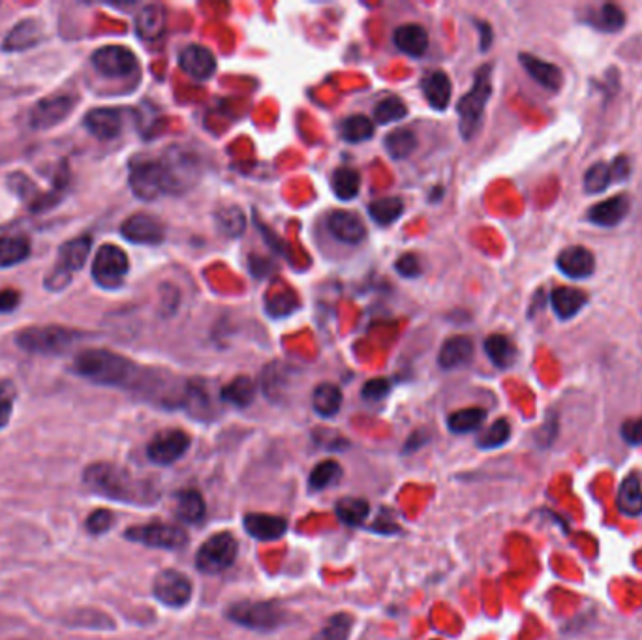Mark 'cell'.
Instances as JSON below:
<instances>
[{"label": "cell", "mask_w": 642, "mask_h": 640, "mask_svg": "<svg viewBox=\"0 0 642 640\" xmlns=\"http://www.w3.org/2000/svg\"><path fill=\"white\" fill-rule=\"evenodd\" d=\"M93 66L107 80H120L138 70V56L125 45H104L94 51Z\"/></svg>", "instance_id": "cell-13"}, {"label": "cell", "mask_w": 642, "mask_h": 640, "mask_svg": "<svg viewBox=\"0 0 642 640\" xmlns=\"http://www.w3.org/2000/svg\"><path fill=\"white\" fill-rule=\"evenodd\" d=\"M83 125L96 139L112 141L120 136L125 126V113L117 107H96L85 115Z\"/></svg>", "instance_id": "cell-19"}, {"label": "cell", "mask_w": 642, "mask_h": 640, "mask_svg": "<svg viewBox=\"0 0 642 640\" xmlns=\"http://www.w3.org/2000/svg\"><path fill=\"white\" fill-rule=\"evenodd\" d=\"M188 448H190V436L185 430H162L147 445V457L155 464L169 466L181 459L182 454L187 453Z\"/></svg>", "instance_id": "cell-15"}, {"label": "cell", "mask_w": 642, "mask_h": 640, "mask_svg": "<svg viewBox=\"0 0 642 640\" xmlns=\"http://www.w3.org/2000/svg\"><path fill=\"white\" fill-rule=\"evenodd\" d=\"M75 373L82 378L93 381L96 386L128 387L136 384L139 370L125 355L115 354L109 349H85L75 357Z\"/></svg>", "instance_id": "cell-2"}, {"label": "cell", "mask_w": 642, "mask_h": 640, "mask_svg": "<svg viewBox=\"0 0 642 640\" xmlns=\"http://www.w3.org/2000/svg\"><path fill=\"white\" fill-rule=\"evenodd\" d=\"M406 115H408V107L399 96H387L375 109L376 123L380 125H391V123L402 120Z\"/></svg>", "instance_id": "cell-49"}, {"label": "cell", "mask_w": 642, "mask_h": 640, "mask_svg": "<svg viewBox=\"0 0 642 640\" xmlns=\"http://www.w3.org/2000/svg\"><path fill=\"white\" fill-rule=\"evenodd\" d=\"M120 233L126 241L134 244H147V246L162 244L164 239H166V228H164L162 222L157 217L145 214V212L126 218L120 225Z\"/></svg>", "instance_id": "cell-17"}, {"label": "cell", "mask_w": 642, "mask_h": 640, "mask_svg": "<svg viewBox=\"0 0 642 640\" xmlns=\"http://www.w3.org/2000/svg\"><path fill=\"white\" fill-rule=\"evenodd\" d=\"M485 354L493 361L494 367L505 368L513 367L517 361V348L515 344L505 335H491L485 340Z\"/></svg>", "instance_id": "cell-36"}, {"label": "cell", "mask_w": 642, "mask_h": 640, "mask_svg": "<svg viewBox=\"0 0 642 640\" xmlns=\"http://www.w3.org/2000/svg\"><path fill=\"white\" fill-rule=\"evenodd\" d=\"M113 526V513L107 510H96L87 518V529L91 534H106Z\"/></svg>", "instance_id": "cell-51"}, {"label": "cell", "mask_w": 642, "mask_h": 640, "mask_svg": "<svg viewBox=\"0 0 642 640\" xmlns=\"http://www.w3.org/2000/svg\"><path fill=\"white\" fill-rule=\"evenodd\" d=\"M631 199L628 193H618L612 198L596 203L587 212V220L598 228H617L622 224L630 214Z\"/></svg>", "instance_id": "cell-20"}, {"label": "cell", "mask_w": 642, "mask_h": 640, "mask_svg": "<svg viewBox=\"0 0 642 640\" xmlns=\"http://www.w3.org/2000/svg\"><path fill=\"white\" fill-rule=\"evenodd\" d=\"M622 438L630 445H641L642 443V417L630 419L622 424Z\"/></svg>", "instance_id": "cell-54"}, {"label": "cell", "mask_w": 642, "mask_h": 640, "mask_svg": "<svg viewBox=\"0 0 642 640\" xmlns=\"http://www.w3.org/2000/svg\"><path fill=\"white\" fill-rule=\"evenodd\" d=\"M327 228H329L330 235L335 237L337 241L344 244H351V246L361 244L365 241V237H367L365 222H362L361 217H357L356 212H333L327 218Z\"/></svg>", "instance_id": "cell-23"}, {"label": "cell", "mask_w": 642, "mask_h": 640, "mask_svg": "<svg viewBox=\"0 0 642 640\" xmlns=\"http://www.w3.org/2000/svg\"><path fill=\"white\" fill-rule=\"evenodd\" d=\"M485 419L486 411L483 408H464V410L451 413L448 427L453 434H469L480 429L481 424L485 423Z\"/></svg>", "instance_id": "cell-45"}, {"label": "cell", "mask_w": 642, "mask_h": 640, "mask_svg": "<svg viewBox=\"0 0 642 640\" xmlns=\"http://www.w3.org/2000/svg\"><path fill=\"white\" fill-rule=\"evenodd\" d=\"M128 542L139 543L145 547L179 550L188 545V534L185 529L168 523H149L131 526L125 534Z\"/></svg>", "instance_id": "cell-10"}, {"label": "cell", "mask_w": 642, "mask_h": 640, "mask_svg": "<svg viewBox=\"0 0 642 640\" xmlns=\"http://www.w3.org/2000/svg\"><path fill=\"white\" fill-rule=\"evenodd\" d=\"M556 267L569 279H590L596 273V258L585 246H568L558 254Z\"/></svg>", "instance_id": "cell-22"}, {"label": "cell", "mask_w": 642, "mask_h": 640, "mask_svg": "<svg viewBox=\"0 0 642 640\" xmlns=\"http://www.w3.org/2000/svg\"><path fill=\"white\" fill-rule=\"evenodd\" d=\"M472 359H474V340L466 335H456L445 340L438 355V363L445 370L464 367Z\"/></svg>", "instance_id": "cell-30"}, {"label": "cell", "mask_w": 642, "mask_h": 640, "mask_svg": "<svg viewBox=\"0 0 642 640\" xmlns=\"http://www.w3.org/2000/svg\"><path fill=\"white\" fill-rule=\"evenodd\" d=\"M243 524L250 537L257 542H275L287 532V523L282 516L267 513H249L244 515Z\"/></svg>", "instance_id": "cell-28"}, {"label": "cell", "mask_w": 642, "mask_h": 640, "mask_svg": "<svg viewBox=\"0 0 642 640\" xmlns=\"http://www.w3.org/2000/svg\"><path fill=\"white\" fill-rule=\"evenodd\" d=\"M83 481L85 485L91 486V491L123 504L150 505L160 497L157 485H152L147 479L136 478L126 468L109 462H96L88 466L83 473Z\"/></svg>", "instance_id": "cell-1"}, {"label": "cell", "mask_w": 642, "mask_h": 640, "mask_svg": "<svg viewBox=\"0 0 642 640\" xmlns=\"http://www.w3.org/2000/svg\"><path fill=\"white\" fill-rule=\"evenodd\" d=\"M19 301H21V295H19L18 290H12V287L0 290V314L15 311Z\"/></svg>", "instance_id": "cell-55"}, {"label": "cell", "mask_w": 642, "mask_h": 640, "mask_svg": "<svg viewBox=\"0 0 642 640\" xmlns=\"http://www.w3.org/2000/svg\"><path fill=\"white\" fill-rule=\"evenodd\" d=\"M254 398H256V384L249 376H238L220 391V400L235 408H246L254 402Z\"/></svg>", "instance_id": "cell-34"}, {"label": "cell", "mask_w": 642, "mask_h": 640, "mask_svg": "<svg viewBox=\"0 0 642 640\" xmlns=\"http://www.w3.org/2000/svg\"><path fill=\"white\" fill-rule=\"evenodd\" d=\"M427 440H429V438L424 436V432H415V434H413L412 438L408 440V443H406V453H410V451H415V449L421 448V445L427 443Z\"/></svg>", "instance_id": "cell-57"}, {"label": "cell", "mask_w": 642, "mask_h": 640, "mask_svg": "<svg viewBox=\"0 0 642 640\" xmlns=\"http://www.w3.org/2000/svg\"><path fill=\"white\" fill-rule=\"evenodd\" d=\"M493 96V66L485 64L475 74L474 87L470 88L466 96H462L456 113H459V128L466 141L477 134L485 117V107Z\"/></svg>", "instance_id": "cell-4"}, {"label": "cell", "mask_w": 642, "mask_h": 640, "mask_svg": "<svg viewBox=\"0 0 642 640\" xmlns=\"http://www.w3.org/2000/svg\"><path fill=\"white\" fill-rule=\"evenodd\" d=\"M630 175V158L624 155L617 156L612 162L593 164L585 174V192L603 193L612 182L628 181Z\"/></svg>", "instance_id": "cell-16"}, {"label": "cell", "mask_w": 642, "mask_h": 640, "mask_svg": "<svg viewBox=\"0 0 642 640\" xmlns=\"http://www.w3.org/2000/svg\"><path fill=\"white\" fill-rule=\"evenodd\" d=\"M91 246H93V239L87 235L77 237V239L64 243L59 250L55 265L51 269V273L45 276V287L50 292H63L64 287L69 286L74 279V274L80 273L85 267L88 254H91Z\"/></svg>", "instance_id": "cell-6"}, {"label": "cell", "mask_w": 642, "mask_h": 640, "mask_svg": "<svg viewBox=\"0 0 642 640\" xmlns=\"http://www.w3.org/2000/svg\"><path fill=\"white\" fill-rule=\"evenodd\" d=\"M130 271L125 250L115 244H104L94 255L93 279L104 290H119Z\"/></svg>", "instance_id": "cell-9"}, {"label": "cell", "mask_w": 642, "mask_h": 640, "mask_svg": "<svg viewBox=\"0 0 642 640\" xmlns=\"http://www.w3.org/2000/svg\"><path fill=\"white\" fill-rule=\"evenodd\" d=\"M182 406L187 408L190 416L200 419V421H209L217 416V398L212 397L209 381L206 379L187 381V392H185Z\"/></svg>", "instance_id": "cell-21"}, {"label": "cell", "mask_w": 642, "mask_h": 640, "mask_svg": "<svg viewBox=\"0 0 642 640\" xmlns=\"http://www.w3.org/2000/svg\"><path fill=\"white\" fill-rule=\"evenodd\" d=\"M228 618L231 622L238 623L241 628L269 633L284 626L286 612L273 601H238L228 607Z\"/></svg>", "instance_id": "cell-7"}, {"label": "cell", "mask_w": 642, "mask_h": 640, "mask_svg": "<svg viewBox=\"0 0 642 640\" xmlns=\"http://www.w3.org/2000/svg\"><path fill=\"white\" fill-rule=\"evenodd\" d=\"M177 516L182 523L200 524L206 518V500L198 491H181L177 494Z\"/></svg>", "instance_id": "cell-38"}, {"label": "cell", "mask_w": 642, "mask_h": 640, "mask_svg": "<svg viewBox=\"0 0 642 640\" xmlns=\"http://www.w3.org/2000/svg\"><path fill=\"white\" fill-rule=\"evenodd\" d=\"M391 391V384L383 378L370 379L362 386V398H367L370 402L386 398Z\"/></svg>", "instance_id": "cell-53"}, {"label": "cell", "mask_w": 642, "mask_h": 640, "mask_svg": "<svg viewBox=\"0 0 642 640\" xmlns=\"http://www.w3.org/2000/svg\"><path fill=\"white\" fill-rule=\"evenodd\" d=\"M335 513L348 526H362L368 518L370 507L362 497H340L335 504Z\"/></svg>", "instance_id": "cell-41"}, {"label": "cell", "mask_w": 642, "mask_h": 640, "mask_svg": "<svg viewBox=\"0 0 642 640\" xmlns=\"http://www.w3.org/2000/svg\"><path fill=\"white\" fill-rule=\"evenodd\" d=\"M386 150L394 160H404L412 156L413 150L418 149V136L408 128H397V130L387 134Z\"/></svg>", "instance_id": "cell-42"}, {"label": "cell", "mask_w": 642, "mask_h": 640, "mask_svg": "<svg viewBox=\"0 0 642 640\" xmlns=\"http://www.w3.org/2000/svg\"><path fill=\"white\" fill-rule=\"evenodd\" d=\"M42 38H44L42 23L38 19H23L8 32V36L2 42V50L7 53L31 50L42 42Z\"/></svg>", "instance_id": "cell-27"}, {"label": "cell", "mask_w": 642, "mask_h": 640, "mask_svg": "<svg viewBox=\"0 0 642 640\" xmlns=\"http://www.w3.org/2000/svg\"><path fill=\"white\" fill-rule=\"evenodd\" d=\"M31 239L18 225L0 228V269L15 267L31 255Z\"/></svg>", "instance_id": "cell-18"}, {"label": "cell", "mask_w": 642, "mask_h": 640, "mask_svg": "<svg viewBox=\"0 0 642 640\" xmlns=\"http://www.w3.org/2000/svg\"><path fill=\"white\" fill-rule=\"evenodd\" d=\"M214 224L219 228L220 233L225 237H241L246 230V214L238 206L220 207L214 212Z\"/></svg>", "instance_id": "cell-39"}, {"label": "cell", "mask_w": 642, "mask_h": 640, "mask_svg": "<svg viewBox=\"0 0 642 640\" xmlns=\"http://www.w3.org/2000/svg\"><path fill=\"white\" fill-rule=\"evenodd\" d=\"M351 628H354L351 616L338 612V615L330 616L324 628L319 629L318 633L314 634L311 640H348Z\"/></svg>", "instance_id": "cell-47"}, {"label": "cell", "mask_w": 642, "mask_h": 640, "mask_svg": "<svg viewBox=\"0 0 642 640\" xmlns=\"http://www.w3.org/2000/svg\"><path fill=\"white\" fill-rule=\"evenodd\" d=\"M580 21L585 25L592 27L593 31L607 32V34H612V32H620L625 27V12L618 4H612V2H606L601 7L587 8L585 13L580 15Z\"/></svg>", "instance_id": "cell-24"}, {"label": "cell", "mask_w": 642, "mask_h": 640, "mask_svg": "<svg viewBox=\"0 0 642 640\" xmlns=\"http://www.w3.org/2000/svg\"><path fill=\"white\" fill-rule=\"evenodd\" d=\"M343 478V468L337 460H324L314 466L308 478V486L313 491H325L327 486L337 483L338 479Z\"/></svg>", "instance_id": "cell-46"}, {"label": "cell", "mask_w": 642, "mask_h": 640, "mask_svg": "<svg viewBox=\"0 0 642 640\" xmlns=\"http://www.w3.org/2000/svg\"><path fill=\"white\" fill-rule=\"evenodd\" d=\"M404 212V201L397 198V196H389V198L375 199L368 206V214L375 220L376 224L389 225L397 222Z\"/></svg>", "instance_id": "cell-40"}, {"label": "cell", "mask_w": 642, "mask_h": 640, "mask_svg": "<svg viewBox=\"0 0 642 640\" xmlns=\"http://www.w3.org/2000/svg\"><path fill=\"white\" fill-rule=\"evenodd\" d=\"M179 64L193 80H209L217 72V56L206 45L192 44L179 53Z\"/></svg>", "instance_id": "cell-25"}, {"label": "cell", "mask_w": 642, "mask_h": 640, "mask_svg": "<svg viewBox=\"0 0 642 640\" xmlns=\"http://www.w3.org/2000/svg\"><path fill=\"white\" fill-rule=\"evenodd\" d=\"M421 87H423L424 98L436 112L448 109L451 104V96H453L450 75L442 72V70H434L431 74L424 75Z\"/></svg>", "instance_id": "cell-32"}, {"label": "cell", "mask_w": 642, "mask_h": 640, "mask_svg": "<svg viewBox=\"0 0 642 640\" xmlns=\"http://www.w3.org/2000/svg\"><path fill=\"white\" fill-rule=\"evenodd\" d=\"M74 98L70 94H51L36 102L29 113V126L32 130H50L53 126L61 125L70 113L74 112Z\"/></svg>", "instance_id": "cell-14"}, {"label": "cell", "mask_w": 642, "mask_h": 640, "mask_svg": "<svg viewBox=\"0 0 642 640\" xmlns=\"http://www.w3.org/2000/svg\"><path fill=\"white\" fill-rule=\"evenodd\" d=\"M168 27V13L160 4H147L136 15V31L145 42H157Z\"/></svg>", "instance_id": "cell-31"}, {"label": "cell", "mask_w": 642, "mask_h": 640, "mask_svg": "<svg viewBox=\"0 0 642 640\" xmlns=\"http://www.w3.org/2000/svg\"><path fill=\"white\" fill-rule=\"evenodd\" d=\"M18 391L10 379H0V429H7L12 419Z\"/></svg>", "instance_id": "cell-50"}, {"label": "cell", "mask_w": 642, "mask_h": 640, "mask_svg": "<svg viewBox=\"0 0 642 640\" xmlns=\"http://www.w3.org/2000/svg\"><path fill=\"white\" fill-rule=\"evenodd\" d=\"M393 42L402 53L410 56H423L429 50V34L415 23L400 25L394 31Z\"/></svg>", "instance_id": "cell-33"}, {"label": "cell", "mask_w": 642, "mask_h": 640, "mask_svg": "<svg viewBox=\"0 0 642 640\" xmlns=\"http://www.w3.org/2000/svg\"><path fill=\"white\" fill-rule=\"evenodd\" d=\"M192 580L177 569H164L155 577L152 594L160 604L171 609H181L192 599Z\"/></svg>", "instance_id": "cell-12"}, {"label": "cell", "mask_w": 642, "mask_h": 640, "mask_svg": "<svg viewBox=\"0 0 642 640\" xmlns=\"http://www.w3.org/2000/svg\"><path fill=\"white\" fill-rule=\"evenodd\" d=\"M239 554V542L230 532L211 535L196 553V567L206 575H219L230 569Z\"/></svg>", "instance_id": "cell-8"}, {"label": "cell", "mask_w": 642, "mask_h": 640, "mask_svg": "<svg viewBox=\"0 0 642 640\" xmlns=\"http://www.w3.org/2000/svg\"><path fill=\"white\" fill-rule=\"evenodd\" d=\"M477 27H480L481 34V51H486L491 48V44H493V29H491V25L485 23V21H480Z\"/></svg>", "instance_id": "cell-56"}, {"label": "cell", "mask_w": 642, "mask_h": 640, "mask_svg": "<svg viewBox=\"0 0 642 640\" xmlns=\"http://www.w3.org/2000/svg\"><path fill=\"white\" fill-rule=\"evenodd\" d=\"M82 338L80 331L61 327V325H38V327H27L21 331L15 336V343L27 354L61 355L66 354Z\"/></svg>", "instance_id": "cell-5"}, {"label": "cell", "mask_w": 642, "mask_h": 640, "mask_svg": "<svg viewBox=\"0 0 642 640\" xmlns=\"http://www.w3.org/2000/svg\"><path fill=\"white\" fill-rule=\"evenodd\" d=\"M162 166L166 193H185L196 187L201 177V158L185 145H171L158 160Z\"/></svg>", "instance_id": "cell-3"}, {"label": "cell", "mask_w": 642, "mask_h": 640, "mask_svg": "<svg viewBox=\"0 0 642 640\" xmlns=\"http://www.w3.org/2000/svg\"><path fill=\"white\" fill-rule=\"evenodd\" d=\"M509 438H512V424L507 419H498L477 438V445L481 449H498L509 442Z\"/></svg>", "instance_id": "cell-48"}, {"label": "cell", "mask_w": 642, "mask_h": 640, "mask_svg": "<svg viewBox=\"0 0 642 640\" xmlns=\"http://www.w3.org/2000/svg\"><path fill=\"white\" fill-rule=\"evenodd\" d=\"M518 61L523 64V69L530 74L532 80L539 83L543 88H547L550 93L560 91L561 85H564V74L556 64L547 63V61L530 55V53H520Z\"/></svg>", "instance_id": "cell-26"}, {"label": "cell", "mask_w": 642, "mask_h": 640, "mask_svg": "<svg viewBox=\"0 0 642 640\" xmlns=\"http://www.w3.org/2000/svg\"><path fill=\"white\" fill-rule=\"evenodd\" d=\"M361 190V175L354 168H338L333 174V192L338 199H356Z\"/></svg>", "instance_id": "cell-43"}, {"label": "cell", "mask_w": 642, "mask_h": 640, "mask_svg": "<svg viewBox=\"0 0 642 640\" xmlns=\"http://www.w3.org/2000/svg\"><path fill=\"white\" fill-rule=\"evenodd\" d=\"M130 190L136 198L141 201H155L166 193V182H164L162 166L158 160L139 158L134 160L128 175Z\"/></svg>", "instance_id": "cell-11"}, {"label": "cell", "mask_w": 642, "mask_h": 640, "mask_svg": "<svg viewBox=\"0 0 642 640\" xmlns=\"http://www.w3.org/2000/svg\"><path fill=\"white\" fill-rule=\"evenodd\" d=\"M375 123L365 115H351L340 125V136L348 144H362L375 136Z\"/></svg>", "instance_id": "cell-44"}, {"label": "cell", "mask_w": 642, "mask_h": 640, "mask_svg": "<svg viewBox=\"0 0 642 640\" xmlns=\"http://www.w3.org/2000/svg\"><path fill=\"white\" fill-rule=\"evenodd\" d=\"M394 269L404 279H418L423 273V267H421L418 255L413 254L400 255L397 263H394Z\"/></svg>", "instance_id": "cell-52"}, {"label": "cell", "mask_w": 642, "mask_h": 640, "mask_svg": "<svg viewBox=\"0 0 642 640\" xmlns=\"http://www.w3.org/2000/svg\"><path fill=\"white\" fill-rule=\"evenodd\" d=\"M618 510L622 511L625 516L642 515V485L641 479L636 478L635 473H631L624 479V483L620 485L618 491Z\"/></svg>", "instance_id": "cell-35"}, {"label": "cell", "mask_w": 642, "mask_h": 640, "mask_svg": "<svg viewBox=\"0 0 642 640\" xmlns=\"http://www.w3.org/2000/svg\"><path fill=\"white\" fill-rule=\"evenodd\" d=\"M344 397L335 384H319L313 392V408L318 416L335 417L343 408Z\"/></svg>", "instance_id": "cell-37"}, {"label": "cell", "mask_w": 642, "mask_h": 640, "mask_svg": "<svg viewBox=\"0 0 642 640\" xmlns=\"http://www.w3.org/2000/svg\"><path fill=\"white\" fill-rule=\"evenodd\" d=\"M550 305H552V311L558 319L568 322L588 305V295L577 287H555L550 293Z\"/></svg>", "instance_id": "cell-29"}]
</instances>
